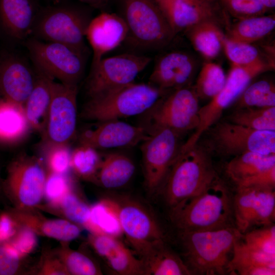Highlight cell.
I'll use <instances>...</instances> for the list:
<instances>
[{
    "label": "cell",
    "instance_id": "35",
    "mask_svg": "<svg viewBox=\"0 0 275 275\" xmlns=\"http://www.w3.org/2000/svg\"><path fill=\"white\" fill-rule=\"evenodd\" d=\"M237 108L275 106V87L266 80L257 81L248 87L237 98Z\"/></svg>",
    "mask_w": 275,
    "mask_h": 275
},
{
    "label": "cell",
    "instance_id": "33",
    "mask_svg": "<svg viewBox=\"0 0 275 275\" xmlns=\"http://www.w3.org/2000/svg\"><path fill=\"white\" fill-rule=\"evenodd\" d=\"M228 120L255 130L275 131V106L236 108Z\"/></svg>",
    "mask_w": 275,
    "mask_h": 275
},
{
    "label": "cell",
    "instance_id": "50",
    "mask_svg": "<svg viewBox=\"0 0 275 275\" xmlns=\"http://www.w3.org/2000/svg\"><path fill=\"white\" fill-rule=\"evenodd\" d=\"M90 7L104 10L108 6L111 0H77Z\"/></svg>",
    "mask_w": 275,
    "mask_h": 275
},
{
    "label": "cell",
    "instance_id": "45",
    "mask_svg": "<svg viewBox=\"0 0 275 275\" xmlns=\"http://www.w3.org/2000/svg\"><path fill=\"white\" fill-rule=\"evenodd\" d=\"M37 234L30 228L19 225L16 234L9 243L22 258L30 253L37 243Z\"/></svg>",
    "mask_w": 275,
    "mask_h": 275
},
{
    "label": "cell",
    "instance_id": "32",
    "mask_svg": "<svg viewBox=\"0 0 275 275\" xmlns=\"http://www.w3.org/2000/svg\"><path fill=\"white\" fill-rule=\"evenodd\" d=\"M258 266L275 269V256L251 248L243 241L240 235L234 242L227 273L240 275L243 271Z\"/></svg>",
    "mask_w": 275,
    "mask_h": 275
},
{
    "label": "cell",
    "instance_id": "22",
    "mask_svg": "<svg viewBox=\"0 0 275 275\" xmlns=\"http://www.w3.org/2000/svg\"><path fill=\"white\" fill-rule=\"evenodd\" d=\"M89 242L114 273L120 275H145L141 261L116 236L92 234Z\"/></svg>",
    "mask_w": 275,
    "mask_h": 275
},
{
    "label": "cell",
    "instance_id": "15",
    "mask_svg": "<svg viewBox=\"0 0 275 275\" xmlns=\"http://www.w3.org/2000/svg\"><path fill=\"white\" fill-rule=\"evenodd\" d=\"M234 223L242 234L254 226H266L275 218L273 187H236L233 198Z\"/></svg>",
    "mask_w": 275,
    "mask_h": 275
},
{
    "label": "cell",
    "instance_id": "12",
    "mask_svg": "<svg viewBox=\"0 0 275 275\" xmlns=\"http://www.w3.org/2000/svg\"><path fill=\"white\" fill-rule=\"evenodd\" d=\"M148 134L142 142L144 186L150 195L157 193L177 157L181 146L176 132L164 127L147 129Z\"/></svg>",
    "mask_w": 275,
    "mask_h": 275
},
{
    "label": "cell",
    "instance_id": "23",
    "mask_svg": "<svg viewBox=\"0 0 275 275\" xmlns=\"http://www.w3.org/2000/svg\"><path fill=\"white\" fill-rule=\"evenodd\" d=\"M41 6L37 0H0V25L11 39L23 42L31 36Z\"/></svg>",
    "mask_w": 275,
    "mask_h": 275
},
{
    "label": "cell",
    "instance_id": "39",
    "mask_svg": "<svg viewBox=\"0 0 275 275\" xmlns=\"http://www.w3.org/2000/svg\"><path fill=\"white\" fill-rule=\"evenodd\" d=\"M223 48L233 64L246 66L263 60L258 49L252 44L233 41L225 35L223 40Z\"/></svg>",
    "mask_w": 275,
    "mask_h": 275
},
{
    "label": "cell",
    "instance_id": "13",
    "mask_svg": "<svg viewBox=\"0 0 275 275\" xmlns=\"http://www.w3.org/2000/svg\"><path fill=\"white\" fill-rule=\"evenodd\" d=\"M151 61L149 56L134 53L102 58L91 67L86 85L87 94L91 98L134 82Z\"/></svg>",
    "mask_w": 275,
    "mask_h": 275
},
{
    "label": "cell",
    "instance_id": "17",
    "mask_svg": "<svg viewBox=\"0 0 275 275\" xmlns=\"http://www.w3.org/2000/svg\"><path fill=\"white\" fill-rule=\"evenodd\" d=\"M32 64L14 52H0V96L24 107L36 80Z\"/></svg>",
    "mask_w": 275,
    "mask_h": 275
},
{
    "label": "cell",
    "instance_id": "16",
    "mask_svg": "<svg viewBox=\"0 0 275 275\" xmlns=\"http://www.w3.org/2000/svg\"><path fill=\"white\" fill-rule=\"evenodd\" d=\"M78 85H52L51 98L45 134V144H69L74 137L77 117Z\"/></svg>",
    "mask_w": 275,
    "mask_h": 275
},
{
    "label": "cell",
    "instance_id": "26",
    "mask_svg": "<svg viewBox=\"0 0 275 275\" xmlns=\"http://www.w3.org/2000/svg\"><path fill=\"white\" fill-rule=\"evenodd\" d=\"M36 70V80L26 100L24 109L32 130L39 133L43 139L46 131L52 85L54 79L37 69Z\"/></svg>",
    "mask_w": 275,
    "mask_h": 275
},
{
    "label": "cell",
    "instance_id": "38",
    "mask_svg": "<svg viewBox=\"0 0 275 275\" xmlns=\"http://www.w3.org/2000/svg\"><path fill=\"white\" fill-rule=\"evenodd\" d=\"M58 256L64 264L69 274H102L98 265L83 253L64 248L59 252Z\"/></svg>",
    "mask_w": 275,
    "mask_h": 275
},
{
    "label": "cell",
    "instance_id": "36",
    "mask_svg": "<svg viewBox=\"0 0 275 275\" xmlns=\"http://www.w3.org/2000/svg\"><path fill=\"white\" fill-rule=\"evenodd\" d=\"M101 157L97 149L79 145L71 152L70 167L79 177L93 182Z\"/></svg>",
    "mask_w": 275,
    "mask_h": 275
},
{
    "label": "cell",
    "instance_id": "48",
    "mask_svg": "<svg viewBox=\"0 0 275 275\" xmlns=\"http://www.w3.org/2000/svg\"><path fill=\"white\" fill-rule=\"evenodd\" d=\"M18 224L9 213L0 216V244L3 241L10 240L16 234Z\"/></svg>",
    "mask_w": 275,
    "mask_h": 275
},
{
    "label": "cell",
    "instance_id": "44",
    "mask_svg": "<svg viewBox=\"0 0 275 275\" xmlns=\"http://www.w3.org/2000/svg\"><path fill=\"white\" fill-rule=\"evenodd\" d=\"M71 190V182L67 174L47 171L43 197L51 205L57 207L63 197Z\"/></svg>",
    "mask_w": 275,
    "mask_h": 275
},
{
    "label": "cell",
    "instance_id": "18",
    "mask_svg": "<svg viewBox=\"0 0 275 275\" xmlns=\"http://www.w3.org/2000/svg\"><path fill=\"white\" fill-rule=\"evenodd\" d=\"M146 127L134 126L119 120L98 122L87 129L79 136V145L96 149L133 147L147 136Z\"/></svg>",
    "mask_w": 275,
    "mask_h": 275
},
{
    "label": "cell",
    "instance_id": "40",
    "mask_svg": "<svg viewBox=\"0 0 275 275\" xmlns=\"http://www.w3.org/2000/svg\"><path fill=\"white\" fill-rule=\"evenodd\" d=\"M91 223L92 234H106L117 236L122 231L114 214L100 200L91 207Z\"/></svg>",
    "mask_w": 275,
    "mask_h": 275
},
{
    "label": "cell",
    "instance_id": "34",
    "mask_svg": "<svg viewBox=\"0 0 275 275\" xmlns=\"http://www.w3.org/2000/svg\"><path fill=\"white\" fill-rule=\"evenodd\" d=\"M226 77L219 65L211 62L204 64L193 87L199 98L213 97L224 87Z\"/></svg>",
    "mask_w": 275,
    "mask_h": 275
},
{
    "label": "cell",
    "instance_id": "14",
    "mask_svg": "<svg viewBox=\"0 0 275 275\" xmlns=\"http://www.w3.org/2000/svg\"><path fill=\"white\" fill-rule=\"evenodd\" d=\"M199 99L194 87L188 86L167 93L147 112L150 125L147 128H168L179 134L196 129L199 124Z\"/></svg>",
    "mask_w": 275,
    "mask_h": 275
},
{
    "label": "cell",
    "instance_id": "3",
    "mask_svg": "<svg viewBox=\"0 0 275 275\" xmlns=\"http://www.w3.org/2000/svg\"><path fill=\"white\" fill-rule=\"evenodd\" d=\"M218 178L209 152L194 146L179 152L158 192L170 208L194 196Z\"/></svg>",
    "mask_w": 275,
    "mask_h": 275
},
{
    "label": "cell",
    "instance_id": "37",
    "mask_svg": "<svg viewBox=\"0 0 275 275\" xmlns=\"http://www.w3.org/2000/svg\"><path fill=\"white\" fill-rule=\"evenodd\" d=\"M59 207L66 219L92 231L90 207L72 190L62 199L56 207Z\"/></svg>",
    "mask_w": 275,
    "mask_h": 275
},
{
    "label": "cell",
    "instance_id": "27",
    "mask_svg": "<svg viewBox=\"0 0 275 275\" xmlns=\"http://www.w3.org/2000/svg\"><path fill=\"white\" fill-rule=\"evenodd\" d=\"M135 166L127 155L112 152L101 157V162L93 182L107 189L121 188L132 178Z\"/></svg>",
    "mask_w": 275,
    "mask_h": 275
},
{
    "label": "cell",
    "instance_id": "4",
    "mask_svg": "<svg viewBox=\"0 0 275 275\" xmlns=\"http://www.w3.org/2000/svg\"><path fill=\"white\" fill-rule=\"evenodd\" d=\"M92 18L88 9L77 5L58 2L41 7L30 37L67 45L87 56L85 32Z\"/></svg>",
    "mask_w": 275,
    "mask_h": 275
},
{
    "label": "cell",
    "instance_id": "19",
    "mask_svg": "<svg viewBox=\"0 0 275 275\" xmlns=\"http://www.w3.org/2000/svg\"><path fill=\"white\" fill-rule=\"evenodd\" d=\"M176 36L200 22L213 20L225 22L226 13L218 2L200 4L182 0H155Z\"/></svg>",
    "mask_w": 275,
    "mask_h": 275
},
{
    "label": "cell",
    "instance_id": "52",
    "mask_svg": "<svg viewBox=\"0 0 275 275\" xmlns=\"http://www.w3.org/2000/svg\"><path fill=\"white\" fill-rule=\"evenodd\" d=\"M193 3L207 4L218 2V0H182Z\"/></svg>",
    "mask_w": 275,
    "mask_h": 275
},
{
    "label": "cell",
    "instance_id": "53",
    "mask_svg": "<svg viewBox=\"0 0 275 275\" xmlns=\"http://www.w3.org/2000/svg\"><path fill=\"white\" fill-rule=\"evenodd\" d=\"M2 183H3V179H2V177H1V170H0V195H1L2 193H3Z\"/></svg>",
    "mask_w": 275,
    "mask_h": 275
},
{
    "label": "cell",
    "instance_id": "31",
    "mask_svg": "<svg viewBox=\"0 0 275 275\" xmlns=\"http://www.w3.org/2000/svg\"><path fill=\"white\" fill-rule=\"evenodd\" d=\"M275 166V154L248 152L234 156L227 164L226 171L236 183Z\"/></svg>",
    "mask_w": 275,
    "mask_h": 275
},
{
    "label": "cell",
    "instance_id": "51",
    "mask_svg": "<svg viewBox=\"0 0 275 275\" xmlns=\"http://www.w3.org/2000/svg\"><path fill=\"white\" fill-rule=\"evenodd\" d=\"M268 10L275 7V0H259Z\"/></svg>",
    "mask_w": 275,
    "mask_h": 275
},
{
    "label": "cell",
    "instance_id": "1",
    "mask_svg": "<svg viewBox=\"0 0 275 275\" xmlns=\"http://www.w3.org/2000/svg\"><path fill=\"white\" fill-rule=\"evenodd\" d=\"M233 196L219 178L199 193L170 209L178 231H207L235 227Z\"/></svg>",
    "mask_w": 275,
    "mask_h": 275
},
{
    "label": "cell",
    "instance_id": "28",
    "mask_svg": "<svg viewBox=\"0 0 275 275\" xmlns=\"http://www.w3.org/2000/svg\"><path fill=\"white\" fill-rule=\"evenodd\" d=\"M28 129V122L22 108L0 96V149L19 144Z\"/></svg>",
    "mask_w": 275,
    "mask_h": 275
},
{
    "label": "cell",
    "instance_id": "41",
    "mask_svg": "<svg viewBox=\"0 0 275 275\" xmlns=\"http://www.w3.org/2000/svg\"><path fill=\"white\" fill-rule=\"evenodd\" d=\"M243 241L250 247L265 254L275 256V225L262 226L241 234Z\"/></svg>",
    "mask_w": 275,
    "mask_h": 275
},
{
    "label": "cell",
    "instance_id": "11",
    "mask_svg": "<svg viewBox=\"0 0 275 275\" xmlns=\"http://www.w3.org/2000/svg\"><path fill=\"white\" fill-rule=\"evenodd\" d=\"M208 130L204 148L209 153L233 157L248 152L275 154V131L255 130L228 121Z\"/></svg>",
    "mask_w": 275,
    "mask_h": 275
},
{
    "label": "cell",
    "instance_id": "29",
    "mask_svg": "<svg viewBox=\"0 0 275 275\" xmlns=\"http://www.w3.org/2000/svg\"><path fill=\"white\" fill-rule=\"evenodd\" d=\"M219 23L207 20L196 24L185 31L193 47L207 59L216 57L223 48L224 35Z\"/></svg>",
    "mask_w": 275,
    "mask_h": 275
},
{
    "label": "cell",
    "instance_id": "2",
    "mask_svg": "<svg viewBox=\"0 0 275 275\" xmlns=\"http://www.w3.org/2000/svg\"><path fill=\"white\" fill-rule=\"evenodd\" d=\"M182 259L191 274H225L234 242L235 227L207 231H178Z\"/></svg>",
    "mask_w": 275,
    "mask_h": 275
},
{
    "label": "cell",
    "instance_id": "21",
    "mask_svg": "<svg viewBox=\"0 0 275 275\" xmlns=\"http://www.w3.org/2000/svg\"><path fill=\"white\" fill-rule=\"evenodd\" d=\"M195 69L194 60L183 51L173 50L156 60L149 84L166 92L188 86Z\"/></svg>",
    "mask_w": 275,
    "mask_h": 275
},
{
    "label": "cell",
    "instance_id": "43",
    "mask_svg": "<svg viewBox=\"0 0 275 275\" xmlns=\"http://www.w3.org/2000/svg\"><path fill=\"white\" fill-rule=\"evenodd\" d=\"M223 10L238 20L264 15L268 10L259 0H218Z\"/></svg>",
    "mask_w": 275,
    "mask_h": 275
},
{
    "label": "cell",
    "instance_id": "9",
    "mask_svg": "<svg viewBox=\"0 0 275 275\" xmlns=\"http://www.w3.org/2000/svg\"><path fill=\"white\" fill-rule=\"evenodd\" d=\"M23 42L36 69L60 82L78 85L85 72L87 56L67 45L32 37Z\"/></svg>",
    "mask_w": 275,
    "mask_h": 275
},
{
    "label": "cell",
    "instance_id": "8",
    "mask_svg": "<svg viewBox=\"0 0 275 275\" xmlns=\"http://www.w3.org/2000/svg\"><path fill=\"white\" fill-rule=\"evenodd\" d=\"M47 170L43 159L21 153L14 157L3 179V192L19 210H32L41 202Z\"/></svg>",
    "mask_w": 275,
    "mask_h": 275
},
{
    "label": "cell",
    "instance_id": "6",
    "mask_svg": "<svg viewBox=\"0 0 275 275\" xmlns=\"http://www.w3.org/2000/svg\"><path fill=\"white\" fill-rule=\"evenodd\" d=\"M119 14L127 28L124 42L135 49L152 50L167 46L175 37L155 0H120Z\"/></svg>",
    "mask_w": 275,
    "mask_h": 275
},
{
    "label": "cell",
    "instance_id": "25",
    "mask_svg": "<svg viewBox=\"0 0 275 275\" xmlns=\"http://www.w3.org/2000/svg\"><path fill=\"white\" fill-rule=\"evenodd\" d=\"M145 275H190L182 257L166 243L157 240L139 255Z\"/></svg>",
    "mask_w": 275,
    "mask_h": 275
},
{
    "label": "cell",
    "instance_id": "47",
    "mask_svg": "<svg viewBox=\"0 0 275 275\" xmlns=\"http://www.w3.org/2000/svg\"><path fill=\"white\" fill-rule=\"evenodd\" d=\"M236 187H275V166L235 183Z\"/></svg>",
    "mask_w": 275,
    "mask_h": 275
},
{
    "label": "cell",
    "instance_id": "7",
    "mask_svg": "<svg viewBox=\"0 0 275 275\" xmlns=\"http://www.w3.org/2000/svg\"><path fill=\"white\" fill-rule=\"evenodd\" d=\"M101 201L114 214L128 242L138 255L153 242L165 240L156 216L141 200L126 194L109 193Z\"/></svg>",
    "mask_w": 275,
    "mask_h": 275
},
{
    "label": "cell",
    "instance_id": "24",
    "mask_svg": "<svg viewBox=\"0 0 275 275\" xmlns=\"http://www.w3.org/2000/svg\"><path fill=\"white\" fill-rule=\"evenodd\" d=\"M18 225L27 227L37 234L68 242L80 234V226L66 219H47L36 214L32 210L14 208L10 213Z\"/></svg>",
    "mask_w": 275,
    "mask_h": 275
},
{
    "label": "cell",
    "instance_id": "20",
    "mask_svg": "<svg viewBox=\"0 0 275 275\" xmlns=\"http://www.w3.org/2000/svg\"><path fill=\"white\" fill-rule=\"evenodd\" d=\"M126 24L119 15L106 11L91 19L85 38L93 51L91 67L96 65L107 52L124 42L127 35Z\"/></svg>",
    "mask_w": 275,
    "mask_h": 275
},
{
    "label": "cell",
    "instance_id": "5",
    "mask_svg": "<svg viewBox=\"0 0 275 275\" xmlns=\"http://www.w3.org/2000/svg\"><path fill=\"white\" fill-rule=\"evenodd\" d=\"M167 92L150 84L132 82L89 98L81 111L86 120L101 122L146 113Z\"/></svg>",
    "mask_w": 275,
    "mask_h": 275
},
{
    "label": "cell",
    "instance_id": "42",
    "mask_svg": "<svg viewBox=\"0 0 275 275\" xmlns=\"http://www.w3.org/2000/svg\"><path fill=\"white\" fill-rule=\"evenodd\" d=\"M44 161L47 171L67 174L70 167L71 152L69 144H45Z\"/></svg>",
    "mask_w": 275,
    "mask_h": 275
},
{
    "label": "cell",
    "instance_id": "46",
    "mask_svg": "<svg viewBox=\"0 0 275 275\" xmlns=\"http://www.w3.org/2000/svg\"><path fill=\"white\" fill-rule=\"evenodd\" d=\"M22 258L9 243L0 244V275H13L18 271Z\"/></svg>",
    "mask_w": 275,
    "mask_h": 275
},
{
    "label": "cell",
    "instance_id": "49",
    "mask_svg": "<svg viewBox=\"0 0 275 275\" xmlns=\"http://www.w3.org/2000/svg\"><path fill=\"white\" fill-rule=\"evenodd\" d=\"M39 273L41 274H69L58 256L46 257L42 263Z\"/></svg>",
    "mask_w": 275,
    "mask_h": 275
},
{
    "label": "cell",
    "instance_id": "10",
    "mask_svg": "<svg viewBox=\"0 0 275 275\" xmlns=\"http://www.w3.org/2000/svg\"><path fill=\"white\" fill-rule=\"evenodd\" d=\"M271 67L272 66L264 60L246 66L232 64L223 89L206 105L199 108L198 125L181 148L187 149L197 144L202 135L215 123L224 110L238 98L251 81Z\"/></svg>",
    "mask_w": 275,
    "mask_h": 275
},
{
    "label": "cell",
    "instance_id": "30",
    "mask_svg": "<svg viewBox=\"0 0 275 275\" xmlns=\"http://www.w3.org/2000/svg\"><path fill=\"white\" fill-rule=\"evenodd\" d=\"M274 28L273 15L252 17L238 20L229 26L225 36L233 41L252 44L269 35Z\"/></svg>",
    "mask_w": 275,
    "mask_h": 275
}]
</instances>
